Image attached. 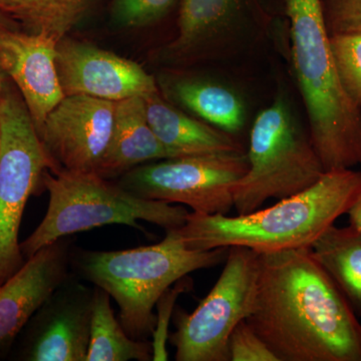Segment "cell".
<instances>
[{
  "label": "cell",
  "mask_w": 361,
  "mask_h": 361,
  "mask_svg": "<svg viewBox=\"0 0 361 361\" xmlns=\"http://www.w3.org/2000/svg\"><path fill=\"white\" fill-rule=\"evenodd\" d=\"M147 120L161 144L179 157L243 152L233 135L186 115L161 97L160 90L144 96Z\"/></svg>",
  "instance_id": "obj_16"
},
{
  "label": "cell",
  "mask_w": 361,
  "mask_h": 361,
  "mask_svg": "<svg viewBox=\"0 0 361 361\" xmlns=\"http://www.w3.org/2000/svg\"><path fill=\"white\" fill-rule=\"evenodd\" d=\"M54 163L23 97L4 85L0 96V285L23 267L20 229L28 199L44 189Z\"/></svg>",
  "instance_id": "obj_7"
},
{
  "label": "cell",
  "mask_w": 361,
  "mask_h": 361,
  "mask_svg": "<svg viewBox=\"0 0 361 361\" xmlns=\"http://www.w3.org/2000/svg\"><path fill=\"white\" fill-rule=\"evenodd\" d=\"M44 185L49 206L37 229L20 243L25 260L75 233L111 224L141 230L139 221L169 231L183 227L189 214L183 205L141 198L97 173L47 171Z\"/></svg>",
  "instance_id": "obj_5"
},
{
  "label": "cell",
  "mask_w": 361,
  "mask_h": 361,
  "mask_svg": "<svg viewBox=\"0 0 361 361\" xmlns=\"http://www.w3.org/2000/svg\"><path fill=\"white\" fill-rule=\"evenodd\" d=\"M111 295L94 286L90 337L87 361H149L152 344L135 341L115 316Z\"/></svg>",
  "instance_id": "obj_20"
},
{
  "label": "cell",
  "mask_w": 361,
  "mask_h": 361,
  "mask_svg": "<svg viewBox=\"0 0 361 361\" xmlns=\"http://www.w3.org/2000/svg\"><path fill=\"white\" fill-rule=\"evenodd\" d=\"M247 170L244 151L201 154L142 164L116 183L141 198L227 215L234 208L232 188Z\"/></svg>",
  "instance_id": "obj_9"
},
{
  "label": "cell",
  "mask_w": 361,
  "mask_h": 361,
  "mask_svg": "<svg viewBox=\"0 0 361 361\" xmlns=\"http://www.w3.org/2000/svg\"><path fill=\"white\" fill-rule=\"evenodd\" d=\"M349 225L361 232V193L348 212Z\"/></svg>",
  "instance_id": "obj_27"
},
{
  "label": "cell",
  "mask_w": 361,
  "mask_h": 361,
  "mask_svg": "<svg viewBox=\"0 0 361 361\" xmlns=\"http://www.w3.org/2000/svg\"><path fill=\"white\" fill-rule=\"evenodd\" d=\"M175 2L176 0H114L111 18L120 27H145L163 18Z\"/></svg>",
  "instance_id": "obj_23"
},
{
  "label": "cell",
  "mask_w": 361,
  "mask_h": 361,
  "mask_svg": "<svg viewBox=\"0 0 361 361\" xmlns=\"http://www.w3.org/2000/svg\"><path fill=\"white\" fill-rule=\"evenodd\" d=\"M4 71H2L1 66H0V96H1L2 90H4V85H6V82H4Z\"/></svg>",
  "instance_id": "obj_29"
},
{
  "label": "cell",
  "mask_w": 361,
  "mask_h": 361,
  "mask_svg": "<svg viewBox=\"0 0 361 361\" xmlns=\"http://www.w3.org/2000/svg\"><path fill=\"white\" fill-rule=\"evenodd\" d=\"M180 289L175 286L168 289L157 303L158 315H156V325L152 334V360L164 361L169 360L167 342L169 341V322L173 315L176 300Z\"/></svg>",
  "instance_id": "obj_26"
},
{
  "label": "cell",
  "mask_w": 361,
  "mask_h": 361,
  "mask_svg": "<svg viewBox=\"0 0 361 361\" xmlns=\"http://www.w3.org/2000/svg\"><path fill=\"white\" fill-rule=\"evenodd\" d=\"M227 253L228 248H188L175 229L154 245L73 252L71 264L80 278L110 294L126 332L135 341H147L155 329L154 310L161 295L190 273L220 264Z\"/></svg>",
  "instance_id": "obj_4"
},
{
  "label": "cell",
  "mask_w": 361,
  "mask_h": 361,
  "mask_svg": "<svg viewBox=\"0 0 361 361\" xmlns=\"http://www.w3.org/2000/svg\"><path fill=\"white\" fill-rule=\"evenodd\" d=\"M291 56L302 96L310 141L325 172L361 165V108L339 80L322 0H286Z\"/></svg>",
  "instance_id": "obj_3"
},
{
  "label": "cell",
  "mask_w": 361,
  "mask_h": 361,
  "mask_svg": "<svg viewBox=\"0 0 361 361\" xmlns=\"http://www.w3.org/2000/svg\"><path fill=\"white\" fill-rule=\"evenodd\" d=\"M94 0H0V11L26 32L59 42L85 18Z\"/></svg>",
  "instance_id": "obj_21"
},
{
  "label": "cell",
  "mask_w": 361,
  "mask_h": 361,
  "mask_svg": "<svg viewBox=\"0 0 361 361\" xmlns=\"http://www.w3.org/2000/svg\"><path fill=\"white\" fill-rule=\"evenodd\" d=\"M247 158L248 170L232 188L239 215L258 210L270 199L299 193L325 173L310 135L282 96L254 121Z\"/></svg>",
  "instance_id": "obj_6"
},
{
  "label": "cell",
  "mask_w": 361,
  "mask_h": 361,
  "mask_svg": "<svg viewBox=\"0 0 361 361\" xmlns=\"http://www.w3.org/2000/svg\"><path fill=\"white\" fill-rule=\"evenodd\" d=\"M240 0H183L179 32L166 51L172 58H184L225 35L231 27Z\"/></svg>",
  "instance_id": "obj_19"
},
{
  "label": "cell",
  "mask_w": 361,
  "mask_h": 361,
  "mask_svg": "<svg viewBox=\"0 0 361 361\" xmlns=\"http://www.w3.org/2000/svg\"><path fill=\"white\" fill-rule=\"evenodd\" d=\"M360 193L361 172L330 171L312 186L268 208L233 217L192 212L176 230L193 250L241 246L261 254L310 248L348 214Z\"/></svg>",
  "instance_id": "obj_2"
},
{
  "label": "cell",
  "mask_w": 361,
  "mask_h": 361,
  "mask_svg": "<svg viewBox=\"0 0 361 361\" xmlns=\"http://www.w3.org/2000/svg\"><path fill=\"white\" fill-rule=\"evenodd\" d=\"M18 23L0 11V30H18Z\"/></svg>",
  "instance_id": "obj_28"
},
{
  "label": "cell",
  "mask_w": 361,
  "mask_h": 361,
  "mask_svg": "<svg viewBox=\"0 0 361 361\" xmlns=\"http://www.w3.org/2000/svg\"><path fill=\"white\" fill-rule=\"evenodd\" d=\"M92 302L94 287L70 275L23 329L18 360L87 361Z\"/></svg>",
  "instance_id": "obj_11"
},
{
  "label": "cell",
  "mask_w": 361,
  "mask_h": 361,
  "mask_svg": "<svg viewBox=\"0 0 361 361\" xmlns=\"http://www.w3.org/2000/svg\"><path fill=\"white\" fill-rule=\"evenodd\" d=\"M116 102L82 94L66 96L37 130L54 171L97 173L115 121Z\"/></svg>",
  "instance_id": "obj_10"
},
{
  "label": "cell",
  "mask_w": 361,
  "mask_h": 361,
  "mask_svg": "<svg viewBox=\"0 0 361 361\" xmlns=\"http://www.w3.org/2000/svg\"><path fill=\"white\" fill-rule=\"evenodd\" d=\"M330 49L344 92L361 108V33L330 35Z\"/></svg>",
  "instance_id": "obj_22"
},
{
  "label": "cell",
  "mask_w": 361,
  "mask_h": 361,
  "mask_svg": "<svg viewBox=\"0 0 361 361\" xmlns=\"http://www.w3.org/2000/svg\"><path fill=\"white\" fill-rule=\"evenodd\" d=\"M329 35L361 33V0H322Z\"/></svg>",
  "instance_id": "obj_25"
},
{
  "label": "cell",
  "mask_w": 361,
  "mask_h": 361,
  "mask_svg": "<svg viewBox=\"0 0 361 361\" xmlns=\"http://www.w3.org/2000/svg\"><path fill=\"white\" fill-rule=\"evenodd\" d=\"M56 68L65 96L120 102L159 92L155 78L139 63L66 37L56 45Z\"/></svg>",
  "instance_id": "obj_12"
},
{
  "label": "cell",
  "mask_w": 361,
  "mask_h": 361,
  "mask_svg": "<svg viewBox=\"0 0 361 361\" xmlns=\"http://www.w3.org/2000/svg\"><path fill=\"white\" fill-rule=\"evenodd\" d=\"M71 254V240L59 239L0 285V357L8 355L30 318L70 276Z\"/></svg>",
  "instance_id": "obj_13"
},
{
  "label": "cell",
  "mask_w": 361,
  "mask_h": 361,
  "mask_svg": "<svg viewBox=\"0 0 361 361\" xmlns=\"http://www.w3.org/2000/svg\"><path fill=\"white\" fill-rule=\"evenodd\" d=\"M172 158L149 125L144 97L116 102L113 134L97 174L111 179L142 164Z\"/></svg>",
  "instance_id": "obj_15"
},
{
  "label": "cell",
  "mask_w": 361,
  "mask_h": 361,
  "mask_svg": "<svg viewBox=\"0 0 361 361\" xmlns=\"http://www.w3.org/2000/svg\"><path fill=\"white\" fill-rule=\"evenodd\" d=\"M246 320L279 361H361V323L310 248L259 254Z\"/></svg>",
  "instance_id": "obj_1"
},
{
  "label": "cell",
  "mask_w": 361,
  "mask_h": 361,
  "mask_svg": "<svg viewBox=\"0 0 361 361\" xmlns=\"http://www.w3.org/2000/svg\"><path fill=\"white\" fill-rule=\"evenodd\" d=\"M228 351L229 361H279L246 319L233 330Z\"/></svg>",
  "instance_id": "obj_24"
},
{
  "label": "cell",
  "mask_w": 361,
  "mask_h": 361,
  "mask_svg": "<svg viewBox=\"0 0 361 361\" xmlns=\"http://www.w3.org/2000/svg\"><path fill=\"white\" fill-rule=\"evenodd\" d=\"M167 99L203 122L234 135L243 129L246 111L236 92L224 85L185 75H165L160 80Z\"/></svg>",
  "instance_id": "obj_17"
},
{
  "label": "cell",
  "mask_w": 361,
  "mask_h": 361,
  "mask_svg": "<svg viewBox=\"0 0 361 361\" xmlns=\"http://www.w3.org/2000/svg\"><path fill=\"white\" fill-rule=\"evenodd\" d=\"M225 267L212 290L191 313L178 311L170 338L177 361H229L233 330L251 315L257 293L259 253L228 248Z\"/></svg>",
  "instance_id": "obj_8"
},
{
  "label": "cell",
  "mask_w": 361,
  "mask_h": 361,
  "mask_svg": "<svg viewBox=\"0 0 361 361\" xmlns=\"http://www.w3.org/2000/svg\"><path fill=\"white\" fill-rule=\"evenodd\" d=\"M58 42L44 33L0 30V66L18 85L37 130L66 97L56 68Z\"/></svg>",
  "instance_id": "obj_14"
},
{
  "label": "cell",
  "mask_w": 361,
  "mask_h": 361,
  "mask_svg": "<svg viewBox=\"0 0 361 361\" xmlns=\"http://www.w3.org/2000/svg\"><path fill=\"white\" fill-rule=\"evenodd\" d=\"M310 250L355 315L361 317V232L350 225L344 228L332 225Z\"/></svg>",
  "instance_id": "obj_18"
}]
</instances>
